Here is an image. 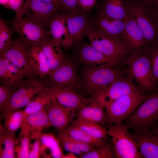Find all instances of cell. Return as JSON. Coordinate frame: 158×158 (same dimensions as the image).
Returning <instances> with one entry per match:
<instances>
[{
  "label": "cell",
  "mask_w": 158,
  "mask_h": 158,
  "mask_svg": "<svg viewBox=\"0 0 158 158\" xmlns=\"http://www.w3.org/2000/svg\"><path fill=\"white\" fill-rule=\"evenodd\" d=\"M126 61L131 75L142 89L151 92L156 89L149 46L130 51Z\"/></svg>",
  "instance_id": "6da1fadb"
},
{
  "label": "cell",
  "mask_w": 158,
  "mask_h": 158,
  "mask_svg": "<svg viewBox=\"0 0 158 158\" xmlns=\"http://www.w3.org/2000/svg\"><path fill=\"white\" fill-rule=\"evenodd\" d=\"M124 120V124L136 133L151 130L158 123V90L149 95Z\"/></svg>",
  "instance_id": "7a4b0ae2"
},
{
  "label": "cell",
  "mask_w": 158,
  "mask_h": 158,
  "mask_svg": "<svg viewBox=\"0 0 158 158\" xmlns=\"http://www.w3.org/2000/svg\"><path fill=\"white\" fill-rule=\"evenodd\" d=\"M123 75L121 70L112 66H85L82 72L80 91L90 98Z\"/></svg>",
  "instance_id": "3957f363"
},
{
  "label": "cell",
  "mask_w": 158,
  "mask_h": 158,
  "mask_svg": "<svg viewBox=\"0 0 158 158\" xmlns=\"http://www.w3.org/2000/svg\"><path fill=\"white\" fill-rule=\"evenodd\" d=\"M129 13L142 31L147 46L158 42V20L150 5L140 1L128 3Z\"/></svg>",
  "instance_id": "277c9868"
},
{
  "label": "cell",
  "mask_w": 158,
  "mask_h": 158,
  "mask_svg": "<svg viewBox=\"0 0 158 158\" xmlns=\"http://www.w3.org/2000/svg\"><path fill=\"white\" fill-rule=\"evenodd\" d=\"M128 129L122 122L109 126L107 133L111 138L114 156L118 158H142L137 143L129 133Z\"/></svg>",
  "instance_id": "5b68a950"
},
{
  "label": "cell",
  "mask_w": 158,
  "mask_h": 158,
  "mask_svg": "<svg viewBox=\"0 0 158 158\" xmlns=\"http://www.w3.org/2000/svg\"><path fill=\"white\" fill-rule=\"evenodd\" d=\"M149 95L140 91L123 96L107 104L105 107L106 124L109 126L122 122Z\"/></svg>",
  "instance_id": "8992f818"
},
{
  "label": "cell",
  "mask_w": 158,
  "mask_h": 158,
  "mask_svg": "<svg viewBox=\"0 0 158 158\" xmlns=\"http://www.w3.org/2000/svg\"><path fill=\"white\" fill-rule=\"evenodd\" d=\"M90 43L112 60L117 66L130 51L123 39L92 32L88 37Z\"/></svg>",
  "instance_id": "52a82bcc"
},
{
  "label": "cell",
  "mask_w": 158,
  "mask_h": 158,
  "mask_svg": "<svg viewBox=\"0 0 158 158\" xmlns=\"http://www.w3.org/2000/svg\"><path fill=\"white\" fill-rule=\"evenodd\" d=\"M45 86L39 78L24 79L13 90L10 102L0 118L7 112L25 107Z\"/></svg>",
  "instance_id": "ba28073f"
},
{
  "label": "cell",
  "mask_w": 158,
  "mask_h": 158,
  "mask_svg": "<svg viewBox=\"0 0 158 158\" xmlns=\"http://www.w3.org/2000/svg\"><path fill=\"white\" fill-rule=\"evenodd\" d=\"M76 70L73 61L66 58L61 66L42 79L46 85L54 89L70 87L80 91L81 83Z\"/></svg>",
  "instance_id": "9c48e42d"
},
{
  "label": "cell",
  "mask_w": 158,
  "mask_h": 158,
  "mask_svg": "<svg viewBox=\"0 0 158 158\" xmlns=\"http://www.w3.org/2000/svg\"><path fill=\"white\" fill-rule=\"evenodd\" d=\"M32 45L25 41L19 35L16 36L11 45L0 55L7 59L22 71L27 78H39L34 73L30 64Z\"/></svg>",
  "instance_id": "30bf717a"
},
{
  "label": "cell",
  "mask_w": 158,
  "mask_h": 158,
  "mask_svg": "<svg viewBox=\"0 0 158 158\" xmlns=\"http://www.w3.org/2000/svg\"><path fill=\"white\" fill-rule=\"evenodd\" d=\"M13 25L18 35L32 46H41L52 37L49 28L25 17H15Z\"/></svg>",
  "instance_id": "8fae6325"
},
{
  "label": "cell",
  "mask_w": 158,
  "mask_h": 158,
  "mask_svg": "<svg viewBox=\"0 0 158 158\" xmlns=\"http://www.w3.org/2000/svg\"><path fill=\"white\" fill-rule=\"evenodd\" d=\"M140 91L133 82L131 75H123L95 96L105 107L108 103L122 96Z\"/></svg>",
  "instance_id": "7c38bea8"
},
{
  "label": "cell",
  "mask_w": 158,
  "mask_h": 158,
  "mask_svg": "<svg viewBox=\"0 0 158 158\" xmlns=\"http://www.w3.org/2000/svg\"><path fill=\"white\" fill-rule=\"evenodd\" d=\"M60 12L59 7L54 4L41 0H26L21 16L47 27L50 20Z\"/></svg>",
  "instance_id": "4fadbf2b"
},
{
  "label": "cell",
  "mask_w": 158,
  "mask_h": 158,
  "mask_svg": "<svg viewBox=\"0 0 158 158\" xmlns=\"http://www.w3.org/2000/svg\"><path fill=\"white\" fill-rule=\"evenodd\" d=\"M95 15L92 16V32L117 38L123 39L124 20H120L108 16L101 8L96 7Z\"/></svg>",
  "instance_id": "5bb4252c"
},
{
  "label": "cell",
  "mask_w": 158,
  "mask_h": 158,
  "mask_svg": "<svg viewBox=\"0 0 158 158\" xmlns=\"http://www.w3.org/2000/svg\"><path fill=\"white\" fill-rule=\"evenodd\" d=\"M66 14L68 31L73 39V46L78 47L93 32L91 25L92 16L83 11Z\"/></svg>",
  "instance_id": "9a60e30c"
},
{
  "label": "cell",
  "mask_w": 158,
  "mask_h": 158,
  "mask_svg": "<svg viewBox=\"0 0 158 158\" xmlns=\"http://www.w3.org/2000/svg\"><path fill=\"white\" fill-rule=\"evenodd\" d=\"M75 52L79 61L85 66L97 67L109 66L116 67L111 59L95 48L90 43L83 42L75 47Z\"/></svg>",
  "instance_id": "2e32d148"
},
{
  "label": "cell",
  "mask_w": 158,
  "mask_h": 158,
  "mask_svg": "<svg viewBox=\"0 0 158 158\" xmlns=\"http://www.w3.org/2000/svg\"><path fill=\"white\" fill-rule=\"evenodd\" d=\"M53 89V98L59 105L74 113H76L89 100L71 87Z\"/></svg>",
  "instance_id": "e0dca14e"
},
{
  "label": "cell",
  "mask_w": 158,
  "mask_h": 158,
  "mask_svg": "<svg viewBox=\"0 0 158 158\" xmlns=\"http://www.w3.org/2000/svg\"><path fill=\"white\" fill-rule=\"evenodd\" d=\"M47 27L52 37L62 47L68 49L73 46V39L68 31L66 14L58 13L50 20Z\"/></svg>",
  "instance_id": "ac0fdd59"
},
{
  "label": "cell",
  "mask_w": 158,
  "mask_h": 158,
  "mask_svg": "<svg viewBox=\"0 0 158 158\" xmlns=\"http://www.w3.org/2000/svg\"><path fill=\"white\" fill-rule=\"evenodd\" d=\"M76 116L83 120L106 126L105 107L96 96L89 98L88 103L77 112Z\"/></svg>",
  "instance_id": "d6986e66"
},
{
  "label": "cell",
  "mask_w": 158,
  "mask_h": 158,
  "mask_svg": "<svg viewBox=\"0 0 158 158\" xmlns=\"http://www.w3.org/2000/svg\"><path fill=\"white\" fill-rule=\"evenodd\" d=\"M124 20L123 39L130 51L148 46L142 31L129 13Z\"/></svg>",
  "instance_id": "ffe728a7"
},
{
  "label": "cell",
  "mask_w": 158,
  "mask_h": 158,
  "mask_svg": "<svg viewBox=\"0 0 158 158\" xmlns=\"http://www.w3.org/2000/svg\"><path fill=\"white\" fill-rule=\"evenodd\" d=\"M46 108L51 126H54L59 130H64L76 116V113L62 107L53 98Z\"/></svg>",
  "instance_id": "44dd1931"
},
{
  "label": "cell",
  "mask_w": 158,
  "mask_h": 158,
  "mask_svg": "<svg viewBox=\"0 0 158 158\" xmlns=\"http://www.w3.org/2000/svg\"><path fill=\"white\" fill-rule=\"evenodd\" d=\"M136 142L142 158H158V135L151 130L131 135Z\"/></svg>",
  "instance_id": "7402d4cb"
},
{
  "label": "cell",
  "mask_w": 158,
  "mask_h": 158,
  "mask_svg": "<svg viewBox=\"0 0 158 158\" xmlns=\"http://www.w3.org/2000/svg\"><path fill=\"white\" fill-rule=\"evenodd\" d=\"M41 46L46 57L51 73L61 66L66 58L61 44L52 37L47 40Z\"/></svg>",
  "instance_id": "603a6c76"
},
{
  "label": "cell",
  "mask_w": 158,
  "mask_h": 158,
  "mask_svg": "<svg viewBox=\"0 0 158 158\" xmlns=\"http://www.w3.org/2000/svg\"><path fill=\"white\" fill-rule=\"evenodd\" d=\"M38 138L40 140V157L63 158L64 154L57 138L51 133L42 132L37 136L35 140Z\"/></svg>",
  "instance_id": "cb8c5ba5"
},
{
  "label": "cell",
  "mask_w": 158,
  "mask_h": 158,
  "mask_svg": "<svg viewBox=\"0 0 158 158\" xmlns=\"http://www.w3.org/2000/svg\"><path fill=\"white\" fill-rule=\"evenodd\" d=\"M23 122L29 128L31 139H34L44 129L51 126L46 107L26 116Z\"/></svg>",
  "instance_id": "d4e9b609"
},
{
  "label": "cell",
  "mask_w": 158,
  "mask_h": 158,
  "mask_svg": "<svg viewBox=\"0 0 158 158\" xmlns=\"http://www.w3.org/2000/svg\"><path fill=\"white\" fill-rule=\"evenodd\" d=\"M30 64L34 73L40 79L44 78L50 73L46 57L41 46H32Z\"/></svg>",
  "instance_id": "484cf974"
},
{
  "label": "cell",
  "mask_w": 158,
  "mask_h": 158,
  "mask_svg": "<svg viewBox=\"0 0 158 158\" xmlns=\"http://www.w3.org/2000/svg\"><path fill=\"white\" fill-rule=\"evenodd\" d=\"M95 6L116 19L124 20L129 13L128 3L124 0H97Z\"/></svg>",
  "instance_id": "4316f807"
},
{
  "label": "cell",
  "mask_w": 158,
  "mask_h": 158,
  "mask_svg": "<svg viewBox=\"0 0 158 158\" xmlns=\"http://www.w3.org/2000/svg\"><path fill=\"white\" fill-rule=\"evenodd\" d=\"M57 138L63 150L79 156L91 151L96 147L73 138L63 130H59Z\"/></svg>",
  "instance_id": "83f0119b"
},
{
  "label": "cell",
  "mask_w": 158,
  "mask_h": 158,
  "mask_svg": "<svg viewBox=\"0 0 158 158\" xmlns=\"http://www.w3.org/2000/svg\"><path fill=\"white\" fill-rule=\"evenodd\" d=\"M53 93V89L46 85L45 88L23 110L25 116L45 107L51 101Z\"/></svg>",
  "instance_id": "f1b7e54d"
},
{
  "label": "cell",
  "mask_w": 158,
  "mask_h": 158,
  "mask_svg": "<svg viewBox=\"0 0 158 158\" xmlns=\"http://www.w3.org/2000/svg\"><path fill=\"white\" fill-rule=\"evenodd\" d=\"M23 110L9 112L0 119L4 124L0 126V134L5 132L15 133L21 127L25 118Z\"/></svg>",
  "instance_id": "f546056e"
},
{
  "label": "cell",
  "mask_w": 158,
  "mask_h": 158,
  "mask_svg": "<svg viewBox=\"0 0 158 158\" xmlns=\"http://www.w3.org/2000/svg\"><path fill=\"white\" fill-rule=\"evenodd\" d=\"M70 124L78 127L94 137L105 140L107 139V130L101 125L78 118L73 120Z\"/></svg>",
  "instance_id": "4dcf8cb0"
},
{
  "label": "cell",
  "mask_w": 158,
  "mask_h": 158,
  "mask_svg": "<svg viewBox=\"0 0 158 158\" xmlns=\"http://www.w3.org/2000/svg\"><path fill=\"white\" fill-rule=\"evenodd\" d=\"M64 130L69 136L83 143L98 147L107 143L106 140L94 137L78 127L70 124Z\"/></svg>",
  "instance_id": "1f68e13d"
},
{
  "label": "cell",
  "mask_w": 158,
  "mask_h": 158,
  "mask_svg": "<svg viewBox=\"0 0 158 158\" xmlns=\"http://www.w3.org/2000/svg\"><path fill=\"white\" fill-rule=\"evenodd\" d=\"M21 130L16 139L15 149L16 157L18 158H29L30 136L29 128L23 122Z\"/></svg>",
  "instance_id": "d6a6232c"
},
{
  "label": "cell",
  "mask_w": 158,
  "mask_h": 158,
  "mask_svg": "<svg viewBox=\"0 0 158 158\" xmlns=\"http://www.w3.org/2000/svg\"><path fill=\"white\" fill-rule=\"evenodd\" d=\"M16 139L15 133L5 132L0 134V158L16 157L15 149Z\"/></svg>",
  "instance_id": "836d02e7"
},
{
  "label": "cell",
  "mask_w": 158,
  "mask_h": 158,
  "mask_svg": "<svg viewBox=\"0 0 158 158\" xmlns=\"http://www.w3.org/2000/svg\"><path fill=\"white\" fill-rule=\"evenodd\" d=\"M9 61L7 59L0 55V84L7 86L13 90L20 83L9 69Z\"/></svg>",
  "instance_id": "e575fe53"
},
{
  "label": "cell",
  "mask_w": 158,
  "mask_h": 158,
  "mask_svg": "<svg viewBox=\"0 0 158 158\" xmlns=\"http://www.w3.org/2000/svg\"><path fill=\"white\" fill-rule=\"evenodd\" d=\"M13 33L6 22L0 17V54L5 51L13 43Z\"/></svg>",
  "instance_id": "d590c367"
},
{
  "label": "cell",
  "mask_w": 158,
  "mask_h": 158,
  "mask_svg": "<svg viewBox=\"0 0 158 158\" xmlns=\"http://www.w3.org/2000/svg\"><path fill=\"white\" fill-rule=\"evenodd\" d=\"M115 157L112 149L107 143L96 147L94 150L78 156L80 158H113Z\"/></svg>",
  "instance_id": "8d00e7d4"
},
{
  "label": "cell",
  "mask_w": 158,
  "mask_h": 158,
  "mask_svg": "<svg viewBox=\"0 0 158 158\" xmlns=\"http://www.w3.org/2000/svg\"><path fill=\"white\" fill-rule=\"evenodd\" d=\"M59 8L60 12L66 14L83 11L79 0H60Z\"/></svg>",
  "instance_id": "74e56055"
},
{
  "label": "cell",
  "mask_w": 158,
  "mask_h": 158,
  "mask_svg": "<svg viewBox=\"0 0 158 158\" xmlns=\"http://www.w3.org/2000/svg\"><path fill=\"white\" fill-rule=\"evenodd\" d=\"M13 92L11 88L3 85H0V117L3 115L8 105Z\"/></svg>",
  "instance_id": "f35d334b"
},
{
  "label": "cell",
  "mask_w": 158,
  "mask_h": 158,
  "mask_svg": "<svg viewBox=\"0 0 158 158\" xmlns=\"http://www.w3.org/2000/svg\"><path fill=\"white\" fill-rule=\"evenodd\" d=\"M149 47L153 74L156 82L157 83L158 82V42Z\"/></svg>",
  "instance_id": "ab89813d"
},
{
  "label": "cell",
  "mask_w": 158,
  "mask_h": 158,
  "mask_svg": "<svg viewBox=\"0 0 158 158\" xmlns=\"http://www.w3.org/2000/svg\"><path fill=\"white\" fill-rule=\"evenodd\" d=\"M35 142L31 145L29 153V158H37L41 157L40 151V140L38 138Z\"/></svg>",
  "instance_id": "60d3db41"
},
{
  "label": "cell",
  "mask_w": 158,
  "mask_h": 158,
  "mask_svg": "<svg viewBox=\"0 0 158 158\" xmlns=\"http://www.w3.org/2000/svg\"><path fill=\"white\" fill-rule=\"evenodd\" d=\"M83 11L90 13L91 9L95 6L97 0H79Z\"/></svg>",
  "instance_id": "b9f144b4"
},
{
  "label": "cell",
  "mask_w": 158,
  "mask_h": 158,
  "mask_svg": "<svg viewBox=\"0 0 158 158\" xmlns=\"http://www.w3.org/2000/svg\"><path fill=\"white\" fill-rule=\"evenodd\" d=\"M158 20V0H156L151 4L150 5Z\"/></svg>",
  "instance_id": "7bdbcfd3"
},
{
  "label": "cell",
  "mask_w": 158,
  "mask_h": 158,
  "mask_svg": "<svg viewBox=\"0 0 158 158\" xmlns=\"http://www.w3.org/2000/svg\"><path fill=\"white\" fill-rule=\"evenodd\" d=\"M78 156L75 154L71 152H68L66 154H64L63 158H77Z\"/></svg>",
  "instance_id": "ee69618b"
},
{
  "label": "cell",
  "mask_w": 158,
  "mask_h": 158,
  "mask_svg": "<svg viewBox=\"0 0 158 158\" xmlns=\"http://www.w3.org/2000/svg\"><path fill=\"white\" fill-rule=\"evenodd\" d=\"M44 2L51 3L56 4L58 6L59 8L60 0H41Z\"/></svg>",
  "instance_id": "f6af8a7d"
},
{
  "label": "cell",
  "mask_w": 158,
  "mask_h": 158,
  "mask_svg": "<svg viewBox=\"0 0 158 158\" xmlns=\"http://www.w3.org/2000/svg\"><path fill=\"white\" fill-rule=\"evenodd\" d=\"M154 133L158 135V123L151 130Z\"/></svg>",
  "instance_id": "bcb514c9"
},
{
  "label": "cell",
  "mask_w": 158,
  "mask_h": 158,
  "mask_svg": "<svg viewBox=\"0 0 158 158\" xmlns=\"http://www.w3.org/2000/svg\"><path fill=\"white\" fill-rule=\"evenodd\" d=\"M155 0H142V2L148 5L151 4Z\"/></svg>",
  "instance_id": "7dc6e473"
},
{
  "label": "cell",
  "mask_w": 158,
  "mask_h": 158,
  "mask_svg": "<svg viewBox=\"0 0 158 158\" xmlns=\"http://www.w3.org/2000/svg\"><path fill=\"white\" fill-rule=\"evenodd\" d=\"M131 0V1H140V0Z\"/></svg>",
  "instance_id": "c3c4849f"
}]
</instances>
